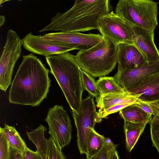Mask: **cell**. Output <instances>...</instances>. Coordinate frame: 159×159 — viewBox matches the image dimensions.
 <instances>
[{
    "label": "cell",
    "instance_id": "cell-1",
    "mask_svg": "<svg viewBox=\"0 0 159 159\" xmlns=\"http://www.w3.org/2000/svg\"><path fill=\"white\" fill-rule=\"evenodd\" d=\"M49 69L32 53L23 56L9 92L13 104L39 106L46 98L51 85Z\"/></svg>",
    "mask_w": 159,
    "mask_h": 159
},
{
    "label": "cell",
    "instance_id": "cell-2",
    "mask_svg": "<svg viewBox=\"0 0 159 159\" xmlns=\"http://www.w3.org/2000/svg\"><path fill=\"white\" fill-rule=\"evenodd\" d=\"M111 8L109 0H75L70 9L64 13H57L50 23L38 32H84L98 29L99 19L109 13Z\"/></svg>",
    "mask_w": 159,
    "mask_h": 159
},
{
    "label": "cell",
    "instance_id": "cell-3",
    "mask_svg": "<svg viewBox=\"0 0 159 159\" xmlns=\"http://www.w3.org/2000/svg\"><path fill=\"white\" fill-rule=\"evenodd\" d=\"M45 59L50 73L56 79L71 110L80 114L84 89L82 69L75 56L68 52L47 57Z\"/></svg>",
    "mask_w": 159,
    "mask_h": 159
},
{
    "label": "cell",
    "instance_id": "cell-4",
    "mask_svg": "<svg viewBox=\"0 0 159 159\" xmlns=\"http://www.w3.org/2000/svg\"><path fill=\"white\" fill-rule=\"evenodd\" d=\"M118 45L102 36L101 41L87 50H79L75 56L81 69L92 76L97 77L108 75L117 63Z\"/></svg>",
    "mask_w": 159,
    "mask_h": 159
},
{
    "label": "cell",
    "instance_id": "cell-5",
    "mask_svg": "<svg viewBox=\"0 0 159 159\" xmlns=\"http://www.w3.org/2000/svg\"><path fill=\"white\" fill-rule=\"evenodd\" d=\"M115 13L132 26L154 32L158 25L157 4L150 0H120Z\"/></svg>",
    "mask_w": 159,
    "mask_h": 159
},
{
    "label": "cell",
    "instance_id": "cell-6",
    "mask_svg": "<svg viewBox=\"0 0 159 159\" xmlns=\"http://www.w3.org/2000/svg\"><path fill=\"white\" fill-rule=\"evenodd\" d=\"M94 97L89 94L81 102L80 112L78 114L72 110L73 117L77 130V144L80 153H87V139L92 129L102 119L98 116L94 100Z\"/></svg>",
    "mask_w": 159,
    "mask_h": 159
},
{
    "label": "cell",
    "instance_id": "cell-7",
    "mask_svg": "<svg viewBox=\"0 0 159 159\" xmlns=\"http://www.w3.org/2000/svg\"><path fill=\"white\" fill-rule=\"evenodd\" d=\"M22 45V40L16 32L8 30L0 59V89L4 92L11 84L14 68L20 57Z\"/></svg>",
    "mask_w": 159,
    "mask_h": 159
},
{
    "label": "cell",
    "instance_id": "cell-8",
    "mask_svg": "<svg viewBox=\"0 0 159 159\" xmlns=\"http://www.w3.org/2000/svg\"><path fill=\"white\" fill-rule=\"evenodd\" d=\"M98 25V30L102 36L106 37L114 44L134 45V32L132 26L113 11L100 17Z\"/></svg>",
    "mask_w": 159,
    "mask_h": 159
},
{
    "label": "cell",
    "instance_id": "cell-9",
    "mask_svg": "<svg viewBox=\"0 0 159 159\" xmlns=\"http://www.w3.org/2000/svg\"><path fill=\"white\" fill-rule=\"evenodd\" d=\"M44 120L48 124L50 137L61 150L72 138L71 120L67 112L62 106L55 105L49 109Z\"/></svg>",
    "mask_w": 159,
    "mask_h": 159
},
{
    "label": "cell",
    "instance_id": "cell-10",
    "mask_svg": "<svg viewBox=\"0 0 159 159\" xmlns=\"http://www.w3.org/2000/svg\"><path fill=\"white\" fill-rule=\"evenodd\" d=\"M159 75V61L147 62L139 68L129 70H122L118 66L113 77L122 88L131 93L146 81Z\"/></svg>",
    "mask_w": 159,
    "mask_h": 159
},
{
    "label": "cell",
    "instance_id": "cell-11",
    "mask_svg": "<svg viewBox=\"0 0 159 159\" xmlns=\"http://www.w3.org/2000/svg\"><path fill=\"white\" fill-rule=\"evenodd\" d=\"M43 36L48 40L80 50H87L92 48L102 38L99 34H84L79 32H52Z\"/></svg>",
    "mask_w": 159,
    "mask_h": 159
},
{
    "label": "cell",
    "instance_id": "cell-12",
    "mask_svg": "<svg viewBox=\"0 0 159 159\" xmlns=\"http://www.w3.org/2000/svg\"><path fill=\"white\" fill-rule=\"evenodd\" d=\"M21 40L25 49L34 54L45 57L76 50L75 48L48 40L41 35H34L31 32L27 34Z\"/></svg>",
    "mask_w": 159,
    "mask_h": 159
},
{
    "label": "cell",
    "instance_id": "cell-13",
    "mask_svg": "<svg viewBox=\"0 0 159 159\" xmlns=\"http://www.w3.org/2000/svg\"><path fill=\"white\" fill-rule=\"evenodd\" d=\"M47 130L42 125L26 134L29 140L35 146L41 159H66L61 150L56 145L51 137L46 139L44 132Z\"/></svg>",
    "mask_w": 159,
    "mask_h": 159
},
{
    "label": "cell",
    "instance_id": "cell-14",
    "mask_svg": "<svg viewBox=\"0 0 159 159\" xmlns=\"http://www.w3.org/2000/svg\"><path fill=\"white\" fill-rule=\"evenodd\" d=\"M131 26L134 32V45L142 54L147 62L159 61V52L154 41V32Z\"/></svg>",
    "mask_w": 159,
    "mask_h": 159
},
{
    "label": "cell",
    "instance_id": "cell-15",
    "mask_svg": "<svg viewBox=\"0 0 159 159\" xmlns=\"http://www.w3.org/2000/svg\"><path fill=\"white\" fill-rule=\"evenodd\" d=\"M117 59L118 66L124 70L139 68L147 62L135 46L123 43L118 45Z\"/></svg>",
    "mask_w": 159,
    "mask_h": 159
},
{
    "label": "cell",
    "instance_id": "cell-16",
    "mask_svg": "<svg viewBox=\"0 0 159 159\" xmlns=\"http://www.w3.org/2000/svg\"><path fill=\"white\" fill-rule=\"evenodd\" d=\"M96 106L98 110L108 108L111 106L120 104H129L139 102L136 95H133L126 91L121 93L110 94L99 96L96 98Z\"/></svg>",
    "mask_w": 159,
    "mask_h": 159
},
{
    "label": "cell",
    "instance_id": "cell-17",
    "mask_svg": "<svg viewBox=\"0 0 159 159\" xmlns=\"http://www.w3.org/2000/svg\"><path fill=\"white\" fill-rule=\"evenodd\" d=\"M130 93L136 95L140 101L149 102L159 100V75L146 81Z\"/></svg>",
    "mask_w": 159,
    "mask_h": 159
},
{
    "label": "cell",
    "instance_id": "cell-18",
    "mask_svg": "<svg viewBox=\"0 0 159 159\" xmlns=\"http://www.w3.org/2000/svg\"><path fill=\"white\" fill-rule=\"evenodd\" d=\"M124 121L133 123H149L152 115L145 111L136 103L128 105L119 111Z\"/></svg>",
    "mask_w": 159,
    "mask_h": 159
},
{
    "label": "cell",
    "instance_id": "cell-19",
    "mask_svg": "<svg viewBox=\"0 0 159 159\" xmlns=\"http://www.w3.org/2000/svg\"><path fill=\"white\" fill-rule=\"evenodd\" d=\"M147 123H135L124 121V132L126 148L130 152L143 132Z\"/></svg>",
    "mask_w": 159,
    "mask_h": 159
},
{
    "label": "cell",
    "instance_id": "cell-20",
    "mask_svg": "<svg viewBox=\"0 0 159 159\" xmlns=\"http://www.w3.org/2000/svg\"><path fill=\"white\" fill-rule=\"evenodd\" d=\"M0 132L3 134L9 141L11 148L20 153L23 152L27 146L26 145L14 126L5 124L4 128L0 127Z\"/></svg>",
    "mask_w": 159,
    "mask_h": 159
},
{
    "label": "cell",
    "instance_id": "cell-21",
    "mask_svg": "<svg viewBox=\"0 0 159 159\" xmlns=\"http://www.w3.org/2000/svg\"><path fill=\"white\" fill-rule=\"evenodd\" d=\"M96 83L100 92V96L121 93L126 91L117 84L113 77H99Z\"/></svg>",
    "mask_w": 159,
    "mask_h": 159
},
{
    "label": "cell",
    "instance_id": "cell-22",
    "mask_svg": "<svg viewBox=\"0 0 159 159\" xmlns=\"http://www.w3.org/2000/svg\"><path fill=\"white\" fill-rule=\"evenodd\" d=\"M106 138L91 129L87 141V159H89L98 153L106 143Z\"/></svg>",
    "mask_w": 159,
    "mask_h": 159
},
{
    "label": "cell",
    "instance_id": "cell-23",
    "mask_svg": "<svg viewBox=\"0 0 159 159\" xmlns=\"http://www.w3.org/2000/svg\"><path fill=\"white\" fill-rule=\"evenodd\" d=\"M81 75L84 89L96 98L98 97L100 95V92L94 78L82 70Z\"/></svg>",
    "mask_w": 159,
    "mask_h": 159
},
{
    "label": "cell",
    "instance_id": "cell-24",
    "mask_svg": "<svg viewBox=\"0 0 159 159\" xmlns=\"http://www.w3.org/2000/svg\"><path fill=\"white\" fill-rule=\"evenodd\" d=\"M149 123L152 145L159 153V114L154 116Z\"/></svg>",
    "mask_w": 159,
    "mask_h": 159
},
{
    "label": "cell",
    "instance_id": "cell-25",
    "mask_svg": "<svg viewBox=\"0 0 159 159\" xmlns=\"http://www.w3.org/2000/svg\"><path fill=\"white\" fill-rule=\"evenodd\" d=\"M117 146L109 138H107L106 143L102 149L90 158L86 159H109L112 151L116 148Z\"/></svg>",
    "mask_w": 159,
    "mask_h": 159
},
{
    "label": "cell",
    "instance_id": "cell-26",
    "mask_svg": "<svg viewBox=\"0 0 159 159\" xmlns=\"http://www.w3.org/2000/svg\"><path fill=\"white\" fill-rule=\"evenodd\" d=\"M136 104L145 111L154 116L159 114V100L149 102L139 101Z\"/></svg>",
    "mask_w": 159,
    "mask_h": 159
},
{
    "label": "cell",
    "instance_id": "cell-27",
    "mask_svg": "<svg viewBox=\"0 0 159 159\" xmlns=\"http://www.w3.org/2000/svg\"><path fill=\"white\" fill-rule=\"evenodd\" d=\"M11 146L3 134L0 132V159H10Z\"/></svg>",
    "mask_w": 159,
    "mask_h": 159
},
{
    "label": "cell",
    "instance_id": "cell-28",
    "mask_svg": "<svg viewBox=\"0 0 159 159\" xmlns=\"http://www.w3.org/2000/svg\"><path fill=\"white\" fill-rule=\"evenodd\" d=\"M20 158L21 159H41L37 150L34 151L27 146L23 152L20 153Z\"/></svg>",
    "mask_w": 159,
    "mask_h": 159
},
{
    "label": "cell",
    "instance_id": "cell-29",
    "mask_svg": "<svg viewBox=\"0 0 159 159\" xmlns=\"http://www.w3.org/2000/svg\"><path fill=\"white\" fill-rule=\"evenodd\" d=\"M10 159H21L20 153L11 147Z\"/></svg>",
    "mask_w": 159,
    "mask_h": 159
},
{
    "label": "cell",
    "instance_id": "cell-30",
    "mask_svg": "<svg viewBox=\"0 0 159 159\" xmlns=\"http://www.w3.org/2000/svg\"><path fill=\"white\" fill-rule=\"evenodd\" d=\"M116 148L114 149L112 151L109 159H119Z\"/></svg>",
    "mask_w": 159,
    "mask_h": 159
},
{
    "label": "cell",
    "instance_id": "cell-31",
    "mask_svg": "<svg viewBox=\"0 0 159 159\" xmlns=\"http://www.w3.org/2000/svg\"><path fill=\"white\" fill-rule=\"evenodd\" d=\"M5 21V16L3 15L0 16V27H1L4 25Z\"/></svg>",
    "mask_w": 159,
    "mask_h": 159
},
{
    "label": "cell",
    "instance_id": "cell-32",
    "mask_svg": "<svg viewBox=\"0 0 159 159\" xmlns=\"http://www.w3.org/2000/svg\"><path fill=\"white\" fill-rule=\"evenodd\" d=\"M8 1V0H0V5H1V4L4 2H6Z\"/></svg>",
    "mask_w": 159,
    "mask_h": 159
}]
</instances>
